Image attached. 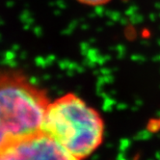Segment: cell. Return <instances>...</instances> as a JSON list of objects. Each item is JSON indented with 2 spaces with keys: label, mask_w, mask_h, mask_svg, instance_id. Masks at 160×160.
I'll return each instance as SVG.
<instances>
[{
  "label": "cell",
  "mask_w": 160,
  "mask_h": 160,
  "mask_svg": "<svg viewBox=\"0 0 160 160\" xmlns=\"http://www.w3.org/2000/svg\"><path fill=\"white\" fill-rule=\"evenodd\" d=\"M10 159L70 160V157L61 147L42 129L11 148L4 154L1 160Z\"/></svg>",
  "instance_id": "3957f363"
},
{
  "label": "cell",
  "mask_w": 160,
  "mask_h": 160,
  "mask_svg": "<svg viewBox=\"0 0 160 160\" xmlns=\"http://www.w3.org/2000/svg\"><path fill=\"white\" fill-rule=\"evenodd\" d=\"M42 129L73 160L89 157L104 137L100 114L72 93L49 102Z\"/></svg>",
  "instance_id": "7a4b0ae2"
},
{
  "label": "cell",
  "mask_w": 160,
  "mask_h": 160,
  "mask_svg": "<svg viewBox=\"0 0 160 160\" xmlns=\"http://www.w3.org/2000/svg\"><path fill=\"white\" fill-rule=\"evenodd\" d=\"M47 92L16 70L0 71V160L11 148L42 130Z\"/></svg>",
  "instance_id": "6da1fadb"
},
{
  "label": "cell",
  "mask_w": 160,
  "mask_h": 160,
  "mask_svg": "<svg viewBox=\"0 0 160 160\" xmlns=\"http://www.w3.org/2000/svg\"><path fill=\"white\" fill-rule=\"evenodd\" d=\"M77 1L88 6H101V5L107 4L111 0H77Z\"/></svg>",
  "instance_id": "277c9868"
}]
</instances>
